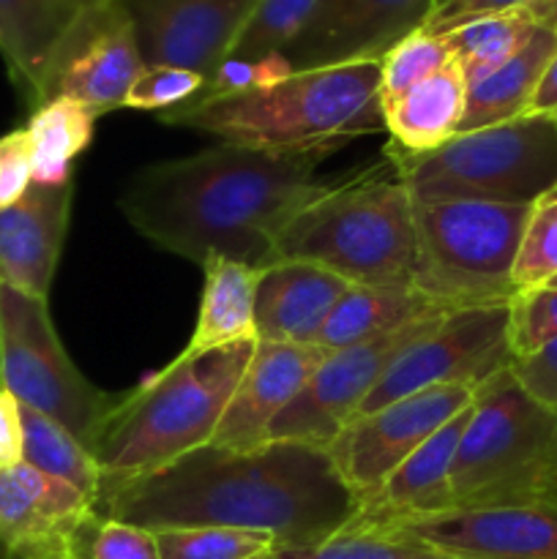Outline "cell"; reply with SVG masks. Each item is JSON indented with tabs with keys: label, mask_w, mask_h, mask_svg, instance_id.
Returning <instances> with one entry per match:
<instances>
[{
	"label": "cell",
	"mask_w": 557,
	"mask_h": 559,
	"mask_svg": "<svg viewBox=\"0 0 557 559\" xmlns=\"http://www.w3.org/2000/svg\"><path fill=\"white\" fill-rule=\"evenodd\" d=\"M386 158L420 205H533L557 186V120L528 112L506 123L464 131L429 153L413 156L386 147Z\"/></svg>",
	"instance_id": "52a82bcc"
},
{
	"label": "cell",
	"mask_w": 557,
	"mask_h": 559,
	"mask_svg": "<svg viewBox=\"0 0 557 559\" xmlns=\"http://www.w3.org/2000/svg\"><path fill=\"white\" fill-rule=\"evenodd\" d=\"M271 559H462L388 533H339L306 549H273Z\"/></svg>",
	"instance_id": "836d02e7"
},
{
	"label": "cell",
	"mask_w": 557,
	"mask_h": 559,
	"mask_svg": "<svg viewBox=\"0 0 557 559\" xmlns=\"http://www.w3.org/2000/svg\"><path fill=\"white\" fill-rule=\"evenodd\" d=\"M91 3H98V0H91Z\"/></svg>",
	"instance_id": "7dc6e473"
},
{
	"label": "cell",
	"mask_w": 557,
	"mask_h": 559,
	"mask_svg": "<svg viewBox=\"0 0 557 559\" xmlns=\"http://www.w3.org/2000/svg\"><path fill=\"white\" fill-rule=\"evenodd\" d=\"M508 304L453 309L429 336L410 347L371 391L360 413H371L429 388H478L513 364ZM358 413V415H360Z\"/></svg>",
	"instance_id": "8fae6325"
},
{
	"label": "cell",
	"mask_w": 557,
	"mask_h": 559,
	"mask_svg": "<svg viewBox=\"0 0 557 559\" xmlns=\"http://www.w3.org/2000/svg\"><path fill=\"white\" fill-rule=\"evenodd\" d=\"M546 287H557V278H552V282L546 284Z\"/></svg>",
	"instance_id": "f6af8a7d"
},
{
	"label": "cell",
	"mask_w": 557,
	"mask_h": 559,
	"mask_svg": "<svg viewBox=\"0 0 557 559\" xmlns=\"http://www.w3.org/2000/svg\"><path fill=\"white\" fill-rule=\"evenodd\" d=\"M342 145L251 147L222 142L140 169L120 194L126 222L158 249L268 267L282 229L342 178L317 169Z\"/></svg>",
	"instance_id": "7a4b0ae2"
},
{
	"label": "cell",
	"mask_w": 557,
	"mask_h": 559,
	"mask_svg": "<svg viewBox=\"0 0 557 559\" xmlns=\"http://www.w3.org/2000/svg\"><path fill=\"white\" fill-rule=\"evenodd\" d=\"M446 314L448 311L420 317L380 338L328 353L298 399L273 420L268 440L304 442L325 451L333 437L360 413L391 366L420 338L429 336Z\"/></svg>",
	"instance_id": "30bf717a"
},
{
	"label": "cell",
	"mask_w": 557,
	"mask_h": 559,
	"mask_svg": "<svg viewBox=\"0 0 557 559\" xmlns=\"http://www.w3.org/2000/svg\"><path fill=\"white\" fill-rule=\"evenodd\" d=\"M371 533L418 540L462 559H557V508H453Z\"/></svg>",
	"instance_id": "e0dca14e"
},
{
	"label": "cell",
	"mask_w": 557,
	"mask_h": 559,
	"mask_svg": "<svg viewBox=\"0 0 557 559\" xmlns=\"http://www.w3.org/2000/svg\"><path fill=\"white\" fill-rule=\"evenodd\" d=\"M251 559H271V555H260V557H251Z\"/></svg>",
	"instance_id": "bcb514c9"
},
{
	"label": "cell",
	"mask_w": 557,
	"mask_h": 559,
	"mask_svg": "<svg viewBox=\"0 0 557 559\" xmlns=\"http://www.w3.org/2000/svg\"><path fill=\"white\" fill-rule=\"evenodd\" d=\"M91 0H0V55L33 109L42 104L60 41Z\"/></svg>",
	"instance_id": "7402d4cb"
},
{
	"label": "cell",
	"mask_w": 557,
	"mask_h": 559,
	"mask_svg": "<svg viewBox=\"0 0 557 559\" xmlns=\"http://www.w3.org/2000/svg\"><path fill=\"white\" fill-rule=\"evenodd\" d=\"M293 74L284 55H271L262 60H235L227 58L218 66L216 74L205 82L200 96L194 98H213V96H233V93L260 91V87L276 85V82L287 80ZM191 98V102H194Z\"/></svg>",
	"instance_id": "74e56055"
},
{
	"label": "cell",
	"mask_w": 557,
	"mask_h": 559,
	"mask_svg": "<svg viewBox=\"0 0 557 559\" xmlns=\"http://www.w3.org/2000/svg\"><path fill=\"white\" fill-rule=\"evenodd\" d=\"M134 27L145 66H175L211 80L260 0H112Z\"/></svg>",
	"instance_id": "9a60e30c"
},
{
	"label": "cell",
	"mask_w": 557,
	"mask_h": 559,
	"mask_svg": "<svg viewBox=\"0 0 557 559\" xmlns=\"http://www.w3.org/2000/svg\"><path fill=\"white\" fill-rule=\"evenodd\" d=\"M71 202L74 180L31 183L14 205L0 211V284L31 298H49L69 233Z\"/></svg>",
	"instance_id": "d6986e66"
},
{
	"label": "cell",
	"mask_w": 557,
	"mask_h": 559,
	"mask_svg": "<svg viewBox=\"0 0 557 559\" xmlns=\"http://www.w3.org/2000/svg\"><path fill=\"white\" fill-rule=\"evenodd\" d=\"M96 115L71 98H49L27 118L33 183L58 186L71 180V164L91 145Z\"/></svg>",
	"instance_id": "4316f807"
},
{
	"label": "cell",
	"mask_w": 557,
	"mask_h": 559,
	"mask_svg": "<svg viewBox=\"0 0 557 559\" xmlns=\"http://www.w3.org/2000/svg\"><path fill=\"white\" fill-rule=\"evenodd\" d=\"M470 407L453 420H448L418 451L410 453L388 475L386 484L369 500L355 508L353 522L342 533H371V530L391 527V524L410 522V519L453 511L451 469L459 442H462L464 426L470 420Z\"/></svg>",
	"instance_id": "ffe728a7"
},
{
	"label": "cell",
	"mask_w": 557,
	"mask_h": 559,
	"mask_svg": "<svg viewBox=\"0 0 557 559\" xmlns=\"http://www.w3.org/2000/svg\"><path fill=\"white\" fill-rule=\"evenodd\" d=\"M0 388L69 429L91 451L118 396L98 391L66 353L47 300L0 284Z\"/></svg>",
	"instance_id": "9c48e42d"
},
{
	"label": "cell",
	"mask_w": 557,
	"mask_h": 559,
	"mask_svg": "<svg viewBox=\"0 0 557 559\" xmlns=\"http://www.w3.org/2000/svg\"><path fill=\"white\" fill-rule=\"evenodd\" d=\"M535 27L538 25L533 22V16L519 9L467 22V25L446 33V41L464 82L473 85V82L484 80L486 74L500 69L502 63H508L530 41Z\"/></svg>",
	"instance_id": "f1b7e54d"
},
{
	"label": "cell",
	"mask_w": 557,
	"mask_h": 559,
	"mask_svg": "<svg viewBox=\"0 0 557 559\" xmlns=\"http://www.w3.org/2000/svg\"><path fill=\"white\" fill-rule=\"evenodd\" d=\"M98 506L31 464L0 469V559H76Z\"/></svg>",
	"instance_id": "2e32d148"
},
{
	"label": "cell",
	"mask_w": 557,
	"mask_h": 559,
	"mask_svg": "<svg viewBox=\"0 0 557 559\" xmlns=\"http://www.w3.org/2000/svg\"><path fill=\"white\" fill-rule=\"evenodd\" d=\"M145 63L126 11L112 0H98L82 9L60 41L42 104L63 96L98 118L123 107Z\"/></svg>",
	"instance_id": "4fadbf2b"
},
{
	"label": "cell",
	"mask_w": 557,
	"mask_h": 559,
	"mask_svg": "<svg viewBox=\"0 0 557 559\" xmlns=\"http://www.w3.org/2000/svg\"><path fill=\"white\" fill-rule=\"evenodd\" d=\"M473 393V388H429L355 415L325 448L355 508L369 500L410 453L464 413Z\"/></svg>",
	"instance_id": "7c38bea8"
},
{
	"label": "cell",
	"mask_w": 557,
	"mask_h": 559,
	"mask_svg": "<svg viewBox=\"0 0 557 559\" xmlns=\"http://www.w3.org/2000/svg\"><path fill=\"white\" fill-rule=\"evenodd\" d=\"M158 118L235 145H344L358 134L382 131L380 63L293 71L276 85L194 98L158 112Z\"/></svg>",
	"instance_id": "277c9868"
},
{
	"label": "cell",
	"mask_w": 557,
	"mask_h": 559,
	"mask_svg": "<svg viewBox=\"0 0 557 559\" xmlns=\"http://www.w3.org/2000/svg\"><path fill=\"white\" fill-rule=\"evenodd\" d=\"M347 289L349 282L315 262L278 260L262 267L254 295L257 342L317 344Z\"/></svg>",
	"instance_id": "44dd1931"
},
{
	"label": "cell",
	"mask_w": 557,
	"mask_h": 559,
	"mask_svg": "<svg viewBox=\"0 0 557 559\" xmlns=\"http://www.w3.org/2000/svg\"><path fill=\"white\" fill-rule=\"evenodd\" d=\"M557 52V31L538 25L530 41L508 63L467 85L464 118L459 134L478 131L486 126L506 123L530 112L535 91Z\"/></svg>",
	"instance_id": "484cf974"
},
{
	"label": "cell",
	"mask_w": 557,
	"mask_h": 559,
	"mask_svg": "<svg viewBox=\"0 0 557 559\" xmlns=\"http://www.w3.org/2000/svg\"><path fill=\"white\" fill-rule=\"evenodd\" d=\"M528 3H533V0H440L424 31L435 33V36H446V33L467 25V22L519 11Z\"/></svg>",
	"instance_id": "60d3db41"
},
{
	"label": "cell",
	"mask_w": 557,
	"mask_h": 559,
	"mask_svg": "<svg viewBox=\"0 0 557 559\" xmlns=\"http://www.w3.org/2000/svg\"><path fill=\"white\" fill-rule=\"evenodd\" d=\"M22 464V415L20 402L0 388V469Z\"/></svg>",
	"instance_id": "b9f144b4"
},
{
	"label": "cell",
	"mask_w": 557,
	"mask_h": 559,
	"mask_svg": "<svg viewBox=\"0 0 557 559\" xmlns=\"http://www.w3.org/2000/svg\"><path fill=\"white\" fill-rule=\"evenodd\" d=\"M555 120H557V118H555Z\"/></svg>",
	"instance_id": "c3c4849f"
},
{
	"label": "cell",
	"mask_w": 557,
	"mask_h": 559,
	"mask_svg": "<svg viewBox=\"0 0 557 559\" xmlns=\"http://www.w3.org/2000/svg\"><path fill=\"white\" fill-rule=\"evenodd\" d=\"M325 355L315 344L257 342L254 355L208 445L249 451L268 442L273 420L298 399Z\"/></svg>",
	"instance_id": "ac0fdd59"
},
{
	"label": "cell",
	"mask_w": 557,
	"mask_h": 559,
	"mask_svg": "<svg viewBox=\"0 0 557 559\" xmlns=\"http://www.w3.org/2000/svg\"><path fill=\"white\" fill-rule=\"evenodd\" d=\"M508 309V342L513 358L535 353L557 338V287L522 289L513 295Z\"/></svg>",
	"instance_id": "e575fe53"
},
{
	"label": "cell",
	"mask_w": 557,
	"mask_h": 559,
	"mask_svg": "<svg viewBox=\"0 0 557 559\" xmlns=\"http://www.w3.org/2000/svg\"><path fill=\"white\" fill-rule=\"evenodd\" d=\"M530 112L552 115V118H557V52L555 58H552L549 69H546L544 80H541L538 91H535L533 104H530Z\"/></svg>",
	"instance_id": "7bdbcfd3"
},
{
	"label": "cell",
	"mask_w": 557,
	"mask_h": 559,
	"mask_svg": "<svg viewBox=\"0 0 557 559\" xmlns=\"http://www.w3.org/2000/svg\"><path fill=\"white\" fill-rule=\"evenodd\" d=\"M511 374L517 377L528 396L557 413V338L535 353L513 358Z\"/></svg>",
	"instance_id": "ab89813d"
},
{
	"label": "cell",
	"mask_w": 557,
	"mask_h": 559,
	"mask_svg": "<svg viewBox=\"0 0 557 559\" xmlns=\"http://www.w3.org/2000/svg\"><path fill=\"white\" fill-rule=\"evenodd\" d=\"M254 347L257 338L191 358L178 355L134 391L118 393L91 445L102 489L156 473L208 445Z\"/></svg>",
	"instance_id": "3957f363"
},
{
	"label": "cell",
	"mask_w": 557,
	"mask_h": 559,
	"mask_svg": "<svg viewBox=\"0 0 557 559\" xmlns=\"http://www.w3.org/2000/svg\"><path fill=\"white\" fill-rule=\"evenodd\" d=\"M33 183L31 140L25 129L0 136V211L14 205Z\"/></svg>",
	"instance_id": "f35d334b"
},
{
	"label": "cell",
	"mask_w": 557,
	"mask_h": 559,
	"mask_svg": "<svg viewBox=\"0 0 557 559\" xmlns=\"http://www.w3.org/2000/svg\"><path fill=\"white\" fill-rule=\"evenodd\" d=\"M440 311L453 309L435 304L413 284H349L322 325L315 347H320L322 353H336Z\"/></svg>",
	"instance_id": "cb8c5ba5"
},
{
	"label": "cell",
	"mask_w": 557,
	"mask_h": 559,
	"mask_svg": "<svg viewBox=\"0 0 557 559\" xmlns=\"http://www.w3.org/2000/svg\"><path fill=\"white\" fill-rule=\"evenodd\" d=\"M557 278V186L530 205L528 227L513 265L517 293L546 287Z\"/></svg>",
	"instance_id": "1f68e13d"
},
{
	"label": "cell",
	"mask_w": 557,
	"mask_h": 559,
	"mask_svg": "<svg viewBox=\"0 0 557 559\" xmlns=\"http://www.w3.org/2000/svg\"><path fill=\"white\" fill-rule=\"evenodd\" d=\"M530 205L415 202L413 287L446 309L511 304Z\"/></svg>",
	"instance_id": "ba28073f"
},
{
	"label": "cell",
	"mask_w": 557,
	"mask_h": 559,
	"mask_svg": "<svg viewBox=\"0 0 557 559\" xmlns=\"http://www.w3.org/2000/svg\"><path fill=\"white\" fill-rule=\"evenodd\" d=\"M317 0H260L254 14L240 31L229 58L262 60L282 55L295 36L304 31Z\"/></svg>",
	"instance_id": "f546056e"
},
{
	"label": "cell",
	"mask_w": 557,
	"mask_h": 559,
	"mask_svg": "<svg viewBox=\"0 0 557 559\" xmlns=\"http://www.w3.org/2000/svg\"><path fill=\"white\" fill-rule=\"evenodd\" d=\"M22 415V462L47 473L52 478L66 480L82 495L91 497L98 506L102 495V473L93 453L47 415L20 404Z\"/></svg>",
	"instance_id": "83f0119b"
},
{
	"label": "cell",
	"mask_w": 557,
	"mask_h": 559,
	"mask_svg": "<svg viewBox=\"0 0 557 559\" xmlns=\"http://www.w3.org/2000/svg\"><path fill=\"white\" fill-rule=\"evenodd\" d=\"M440 0H317L304 31L284 49L293 71L380 63L424 31Z\"/></svg>",
	"instance_id": "5bb4252c"
},
{
	"label": "cell",
	"mask_w": 557,
	"mask_h": 559,
	"mask_svg": "<svg viewBox=\"0 0 557 559\" xmlns=\"http://www.w3.org/2000/svg\"><path fill=\"white\" fill-rule=\"evenodd\" d=\"M278 260H304L349 284H413L415 202L393 164L347 175L276 238Z\"/></svg>",
	"instance_id": "5b68a950"
},
{
	"label": "cell",
	"mask_w": 557,
	"mask_h": 559,
	"mask_svg": "<svg viewBox=\"0 0 557 559\" xmlns=\"http://www.w3.org/2000/svg\"><path fill=\"white\" fill-rule=\"evenodd\" d=\"M467 102V82L459 66H442L407 93L380 107L382 129L391 134L386 147L396 153H429L459 134Z\"/></svg>",
	"instance_id": "603a6c76"
},
{
	"label": "cell",
	"mask_w": 557,
	"mask_h": 559,
	"mask_svg": "<svg viewBox=\"0 0 557 559\" xmlns=\"http://www.w3.org/2000/svg\"><path fill=\"white\" fill-rule=\"evenodd\" d=\"M80 559H162L158 557L156 533L134 524L98 519L85 535Z\"/></svg>",
	"instance_id": "8d00e7d4"
},
{
	"label": "cell",
	"mask_w": 557,
	"mask_h": 559,
	"mask_svg": "<svg viewBox=\"0 0 557 559\" xmlns=\"http://www.w3.org/2000/svg\"><path fill=\"white\" fill-rule=\"evenodd\" d=\"M202 87H205V76L194 71L175 69V66H145L131 85L123 107L167 112L200 96Z\"/></svg>",
	"instance_id": "d590c367"
},
{
	"label": "cell",
	"mask_w": 557,
	"mask_h": 559,
	"mask_svg": "<svg viewBox=\"0 0 557 559\" xmlns=\"http://www.w3.org/2000/svg\"><path fill=\"white\" fill-rule=\"evenodd\" d=\"M104 519L162 530L268 533L276 549H306L342 533L355 500L322 448L268 440L249 451L202 445L178 462L102 489Z\"/></svg>",
	"instance_id": "6da1fadb"
},
{
	"label": "cell",
	"mask_w": 557,
	"mask_h": 559,
	"mask_svg": "<svg viewBox=\"0 0 557 559\" xmlns=\"http://www.w3.org/2000/svg\"><path fill=\"white\" fill-rule=\"evenodd\" d=\"M156 544L162 559H251L276 549L273 535L224 527L162 530Z\"/></svg>",
	"instance_id": "4dcf8cb0"
},
{
	"label": "cell",
	"mask_w": 557,
	"mask_h": 559,
	"mask_svg": "<svg viewBox=\"0 0 557 559\" xmlns=\"http://www.w3.org/2000/svg\"><path fill=\"white\" fill-rule=\"evenodd\" d=\"M448 63H451V49H448L446 36L418 31L399 41L380 60V107L407 93L426 76L437 74Z\"/></svg>",
	"instance_id": "d6a6232c"
},
{
	"label": "cell",
	"mask_w": 557,
	"mask_h": 559,
	"mask_svg": "<svg viewBox=\"0 0 557 559\" xmlns=\"http://www.w3.org/2000/svg\"><path fill=\"white\" fill-rule=\"evenodd\" d=\"M530 16H533L535 25H544L557 31V0H533V3L524 5Z\"/></svg>",
	"instance_id": "ee69618b"
},
{
	"label": "cell",
	"mask_w": 557,
	"mask_h": 559,
	"mask_svg": "<svg viewBox=\"0 0 557 559\" xmlns=\"http://www.w3.org/2000/svg\"><path fill=\"white\" fill-rule=\"evenodd\" d=\"M453 508H557V413L511 366L475 388L451 469Z\"/></svg>",
	"instance_id": "8992f818"
},
{
	"label": "cell",
	"mask_w": 557,
	"mask_h": 559,
	"mask_svg": "<svg viewBox=\"0 0 557 559\" xmlns=\"http://www.w3.org/2000/svg\"><path fill=\"white\" fill-rule=\"evenodd\" d=\"M202 271H205V284H202L200 317L189 344L180 353L186 358L257 338L254 295L262 267H251L227 257H211Z\"/></svg>",
	"instance_id": "d4e9b609"
}]
</instances>
